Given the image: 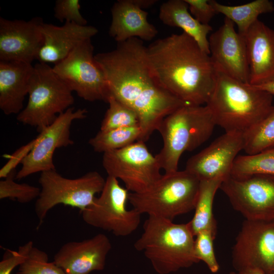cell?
I'll list each match as a JSON object with an SVG mask.
<instances>
[{"label":"cell","instance_id":"cell-40","mask_svg":"<svg viewBox=\"0 0 274 274\" xmlns=\"http://www.w3.org/2000/svg\"><path fill=\"white\" fill-rule=\"evenodd\" d=\"M270 274H274V271L272 272V273H270Z\"/></svg>","mask_w":274,"mask_h":274},{"label":"cell","instance_id":"cell-22","mask_svg":"<svg viewBox=\"0 0 274 274\" xmlns=\"http://www.w3.org/2000/svg\"><path fill=\"white\" fill-rule=\"evenodd\" d=\"M34 66L19 61H0V109L7 115L24 109Z\"/></svg>","mask_w":274,"mask_h":274},{"label":"cell","instance_id":"cell-4","mask_svg":"<svg viewBox=\"0 0 274 274\" xmlns=\"http://www.w3.org/2000/svg\"><path fill=\"white\" fill-rule=\"evenodd\" d=\"M195 236L188 223L177 224L148 216L143 232L134 244L158 274H169L199 262L194 253Z\"/></svg>","mask_w":274,"mask_h":274},{"label":"cell","instance_id":"cell-8","mask_svg":"<svg viewBox=\"0 0 274 274\" xmlns=\"http://www.w3.org/2000/svg\"><path fill=\"white\" fill-rule=\"evenodd\" d=\"M105 182L106 179L96 171L75 179L65 178L56 169L41 173L39 180L41 192L35 204L40 223L57 204L85 210L93 202L95 195L101 192Z\"/></svg>","mask_w":274,"mask_h":274},{"label":"cell","instance_id":"cell-12","mask_svg":"<svg viewBox=\"0 0 274 274\" xmlns=\"http://www.w3.org/2000/svg\"><path fill=\"white\" fill-rule=\"evenodd\" d=\"M220 189L227 196L233 208L246 220H274V176H230L222 182Z\"/></svg>","mask_w":274,"mask_h":274},{"label":"cell","instance_id":"cell-27","mask_svg":"<svg viewBox=\"0 0 274 274\" xmlns=\"http://www.w3.org/2000/svg\"><path fill=\"white\" fill-rule=\"evenodd\" d=\"M256 174L274 176V148L236 158L231 176L243 178Z\"/></svg>","mask_w":274,"mask_h":274},{"label":"cell","instance_id":"cell-9","mask_svg":"<svg viewBox=\"0 0 274 274\" xmlns=\"http://www.w3.org/2000/svg\"><path fill=\"white\" fill-rule=\"evenodd\" d=\"M129 193L118 179L108 176L100 195L81 211L83 220L117 236L129 235L138 228L142 215L133 208L127 209Z\"/></svg>","mask_w":274,"mask_h":274},{"label":"cell","instance_id":"cell-13","mask_svg":"<svg viewBox=\"0 0 274 274\" xmlns=\"http://www.w3.org/2000/svg\"><path fill=\"white\" fill-rule=\"evenodd\" d=\"M87 113L85 109L75 110L71 107L59 114L35 138V145L21 162L22 166L16 173L15 179L21 180L38 172L55 169L53 159L55 151L74 144L70 136L72 123L85 118Z\"/></svg>","mask_w":274,"mask_h":274},{"label":"cell","instance_id":"cell-3","mask_svg":"<svg viewBox=\"0 0 274 274\" xmlns=\"http://www.w3.org/2000/svg\"><path fill=\"white\" fill-rule=\"evenodd\" d=\"M273 96L249 83L216 71L206 104L216 125L225 132L245 133L259 123L273 107Z\"/></svg>","mask_w":274,"mask_h":274},{"label":"cell","instance_id":"cell-23","mask_svg":"<svg viewBox=\"0 0 274 274\" xmlns=\"http://www.w3.org/2000/svg\"><path fill=\"white\" fill-rule=\"evenodd\" d=\"M159 17L163 24L181 28L204 52L210 54L208 35L212 27L210 24L200 23L192 16L185 0H169L163 3L160 7Z\"/></svg>","mask_w":274,"mask_h":274},{"label":"cell","instance_id":"cell-5","mask_svg":"<svg viewBox=\"0 0 274 274\" xmlns=\"http://www.w3.org/2000/svg\"><path fill=\"white\" fill-rule=\"evenodd\" d=\"M216 125L206 105H185L166 117L157 131L163 146L155 155L165 173L178 170L181 155L206 142Z\"/></svg>","mask_w":274,"mask_h":274},{"label":"cell","instance_id":"cell-31","mask_svg":"<svg viewBox=\"0 0 274 274\" xmlns=\"http://www.w3.org/2000/svg\"><path fill=\"white\" fill-rule=\"evenodd\" d=\"M18 274H65L53 261L49 262L44 251L33 247L19 266Z\"/></svg>","mask_w":274,"mask_h":274},{"label":"cell","instance_id":"cell-39","mask_svg":"<svg viewBox=\"0 0 274 274\" xmlns=\"http://www.w3.org/2000/svg\"><path fill=\"white\" fill-rule=\"evenodd\" d=\"M140 8L143 9L149 8L157 3L156 0H133Z\"/></svg>","mask_w":274,"mask_h":274},{"label":"cell","instance_id":"cell-6","mask_svg":"<svg viewBox=\"0 0 274 274\" xmlns=\"http://www.w3.org/2000/svg\"><path fill=\"white\" fill-rule=\"evenodd\" d=\"M200 180L186 170L164 173L147 190L130 192L128 201L141 214L173 221L194 209Z\"/></svg>","mask_w":274,"mask_h":274},{"label":"cell","instance_id":"cell-14","mask_svg":"<svg viewBox=\"0 0 274 274\" xmlns=\"http://www.w3.org/2000/svg\"><path fill=\"white\" fill-rule=\"evenodd\" d=\"M235 270L258 268L267 274L274 271V220H245L232 252Z\"/></svg>","mask_w":274,"mask_h":274},{"label":"cell","instance_id":"cell-25","mask_svg":"<svg viewBox=\"0 0 274 274\" xmlns=\"http://www.w3.org/2000/svg\"><path fill=\"white\" fill-rule=\"evenodd\" d=\"M218 14H223L237 27V32L245 36L259 15L274 11V5L269 0H255L238 6H227L210 0Z\"/></svg>","mask_w":274,"mask_h":274},{"label":"cell","instance_id":"cell-18","mask_svg":"<svg viewBox=\"0 0 274 274\" xmlns=\"http://www.w3.org/2000/svg\"><path fill=\"white\" fill-rule=\"evenodd\" d=\"M111 249L108 237L98 233L82 241L66 243L54 255L53 262L65 274H89L104 269Z\"/></svg>","mask_w":274,"mask_h":274},{"label":"cell","instance_id":"cell-19","mask_svg":"<svg viewBox=\"0 0 274 274\" xmlns=\"http://www.w3.org/2000/svg\"><path fill=\"white\" fill-rule=\"evenodd\" d=\"M43 44L37 59L39 62L54 63L64 59L83 41L91 39L98 29L91 25H80L65 22L62 26L44 22L41 26Z\"/></svg>","mask_w":274,"mask_h":274},{"label":"cell","instance_id":"cell-33","mask_svg":"<svg viewBox=\"0 0 274 274\" xmlns=\"http://www.w3.org/2000/svg\"><path fill=\"white\" fill-rule=\"evenodd\" d=\"M79 0H57L54 7V16L60 22H71L87 25V21L80 12Z\"/></svg>","mask_w":274,"mask_h":274},{"label":"cell","instance_id":"cell-7","mask_svg":"<svg viewBox=\"0 0 274 274\" xmlns=\"http://www.w3.org/2000/svg\"><path fill=\"white\" fill-rule=\"evenodd\" d=\"M72 91L48 64L34 65L27 105L17 115L18 121L36 127L40 133L74 102Z\"/></svg>","mask_w":274,"mask_h":274},{"label":"cell","instance_id":"cell-30","mask_svg":"<svg viewBox=\"0 0 274 274\" xmlns=\"http://www.w3.org/2000/svg\"><path fill=\"white\" fill-rule=\"evenodd\" d=\"M15 170L0 181V199H16L22 203H28L37 199L41 188L26 183H17L14 180Z\"/></svg>","mask_w":274,"mask_h":274},{"label":"cell","instance_id":"cell-2","mask_svg":"<svg viewBox=\"0 0 274 274\" xmlns=\"http://www.w3.org/2000/svg\"><path fill=\"white\" fill-rule=\"evenodd\" d=\"M152 75L163 89L186 105H206L216 70L210 54L182 32L156 40L147 47Z\"/></svg>","mask_w":274,"mask_h":274},{"label":"cell","instance_id":"cell-1","mask_svg":"<svg viewBox=\"0 0 274 274\" xmlns=\"http://www.w3.org/2000/svg\"><path fill=\"white\" fill-rule=\"evenodd\" d=\"M107 82L109 96L132 109L139 119L140 141L145 142L163 119L184 102L161 88L153 78L147 47L134 38L118 43L110 51L94 55Z\"/></svg>","mask_w":274,"mask_h":274},{"label":"cell","instance_id":"cell-24","mask_svg":"<svg viewBox=\"0 0 274 274\" xmlns=\"http://www.w3.org/2000/svg\"><path fill=\"white\" fill-rule=\"evenodd\" d=\"M222 182L219 179L200 181L194 214L188 222L194 236L199 232L206 230L216 233V221L213 213V204L216 193L220 189Z\"/></svg>","mask_w":274,"mask_h":274},{"label":"cell","instance_id":"cell-21","mask_svg":"<svg viewBox=\"0 0 274 274\" xmlns=\"http://www.w3.org/2000/svg\"><path fill=\"white\" fill-rule=\"evenodd\" d=\"M112 21L109 33L118 43L131 38L150 41L158 33L147 20L148 13L133 0H118L111 9Z\"/></svg>","mask_w":274,"mask_h":274},{"label":"cell","instance_id":"cell-11","mask_svg":"<svg viewBox=\"0 0 274 274\" xmlns=\"http://www.w3.org/2000/svg\"><path fill=\"white\" fill-rule=\"evenodd\" d=\"M52 68L71 90L75 91L80 97L89 101H107V82L95 59L91 39L81 43Z\"/></svg>","mask_w":274,"mask_h":274},{"label":"cell","instance_id":"cell-37","mask_svg":"<svg viewBox=\"0 0 274 274\" xmlns=\"http://www.w3.org/2000/svg\"><path fill=\"white\" fill-rule=\"evenodd\" d=\"M229 274H267L263 270L258 268L249 267L239 270L231 271Z\"/></svg>","mask_w":274,"mask_h":274},{"label":"cell","instance_id":"cell-36","mask_svg":"<svg viewBox=\"0 0 274 274\" xmlns=\"http://www.w3.org/2000/svg\"><path fill=\"white\" fill-rule=\"evenodd\" d=\"M36 143V139L17 150L9 157V160L0 170V178H5L19 163H21L25 157L29 154Z\"/></svg>","mask_w":274,"mask_h":274},{"label":"cell","instance_id":"cell-16","mask_svg":"<svg viewBox=\"0 0 274 274\" xmlns=\"http://www.w3.org/2000/svg\"><path fill=\"white\" fill-rule=\"evenodd\" d=\"M225 18L223 24L209 38L210 56L216 71L249 83V67L245 37Z\"/></svg>","mask_w":274,"mask_h":274},{"label":"cell","instance_id":"cell-28","mask_svg":"<svg viewBox=\"0 0 274 274\" xmlns=\"http://www.w3.org/2000/svg\"><path fill=\"white\" fill-rule=\"evenodd\" d=\"M244 138L247 154L274 148V105L259 123L244 134Z\"/></svg>","mask_w":274,"mask_h":274},{"label":"cell","instance_id":"cell-35","mask_svg":"<svg viewBox=\"0 0 274 274\" xmlns=\"http://www.w3.org/2000/svg\"><path fill=\"white\" fill-rule=\"evenodd\" d=\"M192 16L203 24H209L215 15L218 14L210 0H185Z\"/></svg>","mask_w":274,"mask_h":274},{"label":"cell","instance_id":"cell-15","mask_svg":"<svg viewBox=\"0 0 274 274\" xmlns=\"http://www.w3.org/2000/svg\"><path fill=\"white\" fill-rule=\"evenodd\" d=\"M244 147V133L225 132L190 157L185 170L200 181H224L231 176L235 160Z\"/></svg>","mask_w":274,"mask_h":274},{"label":"cell","instance_id":"cell-29","mask_svg":"<svg viewBox=\"0 0 274 274\" xmlns=\"http://www.w3.org/2000/svg\"><path fill=\"white\" fill-rule=\"evenodd\" d=\"M109 108L101 121L100 130L139 126V119L131 108L119 101L112 95L108 96Z\"/></svg>","mask_w":274,"mask_h":274},{"label":"cell","instance_id":"cell-38","mask_svg":"<svg viewBox=\"0 0 274 274\" xmlns=\"http://www.w3.org/2000/svg\"><path fill=\"white\" fill-rule=\"evenodd\" d=\"M253 86L257 89L265 91L271 95L274 96V79L263 84Z\"/></svg>","mask_w":274,"mask_h":274},{"label":"cell","instance_id":"cell-10","mask_svg":"<svg viewBox=\"0 0 274 274\" xmlns=\"http://www.w3.org/2000/svg\"><path fill=\"white\" fill-rule=\"evenodd\" d=\"M145 142L136 141L123 148L104 153L102 163L108 176L122 181L132 193L143 192L161 177L160 164Z\"/></svg>","mask_w":274,"mask_h":274},{"label":"cell","instance_id":"cell-17","mask_svg":"<svg viewBox=\"0 0 274 274\" xmlns=\"http://www.w3.org/2000/svg\"><path fill=\"white\" fill-rule=\"evenodd\" d=\"M40 17L28 21L0 17V61L31 63L43 44Z\"/></svg>","mask_w":274,"mask_h":274},{"label":"cell","instance_id":"cell-32","mask_svg":"<svg viewBox=\"0 0 274 274\" xmlns=\"http://www.w3.org/2000/svg\"><path fill=\"white\" fill-rule=\"evenodd\" d=\"M216 233L206 230L198 233L194 238V253L199 262L203 261L212 273L217 272L220 268L213 246Z\"/></svg>","mask_w":274,"mask_h":274},{"label":"cell","instance_id":"cell-20","mask_svg":"<svg viewBox=\"0 0 274 274\" xmlns=\"http://www.w3.org/2000/svg\"><path fill=\"white\" fill-rule=\"evenodd\" d=\"M249 67V84L256 86L274 79V30L259 19L245 35Z\"/></svg>","mask_w":274,"mask_h":274},{"label":"cell","instance_id":"cell-34","mask_svg":"<svg viewBox=\"0 0 274 274\" xmlns=\"http://www.w3.org/2000/svg\"><path fill=\"white\" fill-rule=\"evenodd\" d=\"M33 247V242L29 241L20 246L17 251H10V254L0 262V274H11L25 260Z\"/></svg>","mask_w":274,"mask_h":274},{"label":"cell","instance_id":"cell-26","mask_svg":"<svg viewBox=\"0 0 274 274\" xmlns=\"http://www.w3.org/2000/svg\"><path fill=\"white\" fill-rule=\"evenodd\" d=\"M139 126L100 130L88 142L94 151L104 153L120 149L136 141L141 135Z\"/></svg>","mask_w":274,"mask_h":274}]
</instances>
